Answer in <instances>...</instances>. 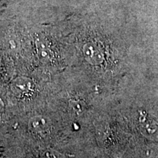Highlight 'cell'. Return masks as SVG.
Masks as SVG:
<instances>
[{"label":"cell","instance_id":"obj_1","mask_svg":"<svg viewBox=\"0 0 158 158\" xmlns=\"http://www.w3.org/2000/svg\"><path fill=\"white\" fill-rule=\"evenodd\" d=\"M44 158H64L62 155L55 152H48L45 154Z\"/></svg>","mask_w":158,"mask_h":158}]
</instances>
